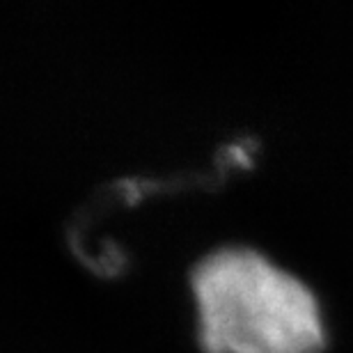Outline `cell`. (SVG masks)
<instances>
[{
  "label": "cell",
  "mask_w": 353,
  "mask_h": 353,
  "mask_svg": "<svg viewBox=\"0 0 353 353\" xmlns=\"http://www.w3.org/2000/svg\"><path fill=\"white\" fill-rule=\"evenodd\" d=\"M193 292L207 353H319L323 344L310 289L252 250L209 255Z\"/></svg>",
  "instance_id": "1"
}]
</instances>
